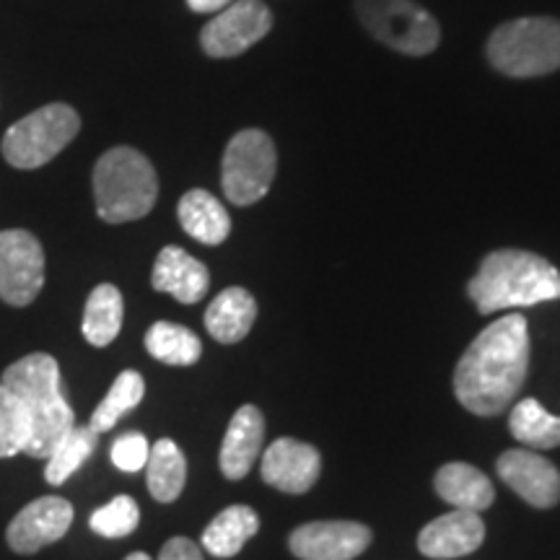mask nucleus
I'll use <instances>...</instances> for the list:
<instances>
[{
	"mask_svg": "<svg viewBox=\"0 0 560 560\" xmlns=\"http://www.w3.org/2000/svg\"><path fill=\"white\" fill-rule=\"evenodd\" d=\"M529 369V327L524 314H506L488 325L462 353L454 395L475 416H499L516 400Z\"/></svg>",
	"mask_w": 560,
	"mask_h": 560,
	"instance_id": "obj_1",
	"label": "nucleus"
},
{
	"mask_svg": "<svg viewBox=\"0 0 560 560\" xmlns=\"http://www.w3.org/2000/svg\"><path fill=\"white\" fill-rule=\"evenodd\" d=\"M467 296L480 314L524 310L560 299V272L535 252L495 249L467 283Z\"/></svg>",
	"mask_w": 560,
	"mask_h": 560,
	"instance_id": "obj_2",
	"label": "nucleus"
},
{
	"mask_svg": "<svg viewBox=\"0 0 560 560\" xmlns=\"http://www.w3.org/2000/svg\"><path fill=\"white\" fill-rule=\"evenodd\" d=\"M13 392L30 420L24 454L47 457L52 446L75 425V412L62 395L60 366L50 353H30L11 363L0 380Z\"/></svg>",
	"mask_w": 560,
	"mask_h": 560,
	"instance_id": "obj_3",
	"label": "nucleus"
},
{
	"mask_svg": "<svg viewBox=\"0 0 560 560\" xmlns=\"http://www.w3.org/2000/svg\"><path fill=\"white\" fill-rule=\"evenodd\" d=\"M159 198L156 170L130 145H115L94 166L96 215L107 223H128L149 215Z\"/></svg>",
	"mask_w": 560,
	"mask_h": 560,
	"instance_id": "obj_4",
	"label": "nucleus"
},
{
	"mask_svg": "<svg viewBox=\"0 0 560 560\" xmlns=\"http://www.w3.org/2000/svg\"><path fill=\"white\" fill-rule=\"evenodd\" d=\"M488 60L509 79H537L560 68V21L527 16L501 24L488 39Z\"/></svg>",
	"mask_w": 560,
	"mask_h": 560,
	"instance_id": "obj_5",
	"label": "nucleus"
},
{
	"mask_svg": "<svg viewBox=\"0 0 560 560\" xmlns=\"http://www.w3.org/2000/svg\"><path fill=\"white\" fill-rule=\"evenodd\" d=\"M81 132V117L70 104L55 102L34 109L5 130L0 151L13 170L30 172L50 164Z\"/></svg>",
	"mask_w": 560,
	"mask_h": 560,
	"instance_id": "obj_6",
	"label": "nucleus"
},
{
	"mask_svg": "<svg viewBox=\"0 0 560 560\" xmlns=\"http://www.w3.org/2000/svg\"><path fill=\"white\" fill-rule=\"evenodd\" d=\"M355 13L374 39L395 52L420 58L439 47V21L416 0H355Z\"/></svg>",
	"mask_w": 560,
	"mask_h": 560,
	"instance_id": "obj_7",
	"label": "nucleus"
},
{
	"mask_svg": "<svg viewBox=\"0 0 560 560\" xmlns=\"http://www.w3.org/2000/svg\"><path fill=\"white\" fill-rule=\"evenodd\" d=\"M278 170L276 143L268 132L249 128L229 140L221 161V187L234 206H255L268 195Z\"/></svg>",
	"mask_w": 560,
	"mask_h": 560,
	"instance_id": "obj_8",
	"label": "nucleus"
},
{
	"mask_svg": "<svg viewBox=\"0 0 560 560\" xmlns=\"http://www.w3.org/2000/svg\"><path fill=\"white\" fill-rule=\"evenodd\" d=\"M45 289V249L26 229L0 231V299L30 306Z\"/></svg>",
	"mask_w": 560,
	"mask_h": 560,
	"instance_id": "obj_9",
	"label": "nucleus"
},
{
	"mask_svg": "<svg viewBox=\"0 0 560 560\" xmlns=\"http://www.w3.org/2000/svg\"><path fill=\"white\" fill-rule=\"evenodd\" d=\"M272 30V13L262 0H234L200 32V47L208 58H236L257 45Z\"/></svg>",
	"mask_w": 560,
	"mask_h": 560,
	"instance_id": "obj_10",
	"label": "nucleus"
},
{
	"mask_svg": "<svg viewBox=\"0 0 560 560\" xmlns=\"http://www.w3.org/2000/svg\"><path fill=\"white\" fill-rule=\"evenodd\" d=\"M73 524V506L60 495H42L13 516L5 529V542L19 556H34L58 542Z\"/></svg>",
	"mask_w": 560,
	"mask_h": 560,
	"instance_id": "obj_11",
	"label": "nucleus"
},
{
	"mask_svg": "<svg viewBox=\"0 0 560 560\" xmlns=\"http://www.w3.org/2000/svg\"><path fill=\"white\" fill-rule=\"evenodd\" d=\"M371 545V529L359 522H310L293 529L289 548L301 560H353Z\"/></svg>",
	"mask_w": 560,
	"mask_h": 560,
	"instance_id": "obj_12",
	"label": "nucleus"
},
{
	"mask_svg": "<svg viewBox=\"0 0 560 560\" xmlns=\"http://www.w3.org/2000/svg\"><path fill=\"white\" fill-rule=\"evenodd\" d=\"M499 478L535 509H552L560 501V472L550 459L529 450H509L499 457Z\"/></svg>",
	"mask_w": 560,
	"mask_h": 560,
	"instance_id": "obj_13",
	"label": "nucleus"
},
{
	"mask_svg": "<svg viewBox=\"0 0 560 560\" xmlns=\"http://www.w3.org/2000/svg\"><path fill=\"white\" fill-rule=\"evenodd\" d=\"M322 457L312 444L296 439H278L262 454V480L283 493L301 495L319 478Z\"/></svg>",
	"mask_w": 560,
	"mask_h": 560,
	"instance_id": "obj_14",
	"label": "nucleus"
},
{
	"mask_svg": "<svg viewBox=\"0 0 560 560\" xmlns=\"http://www.w3.org/2000/svg\"><path fill=\"white\" fill-rule=\"evenodd\" d=\"M486 540V524L475 511L454 509L450 514H441L420 529L418 550L425 558L450 560L470 556Z\"/></svg>",
	"mask_w": 560,
	"mask_h": 560,
	"instance_id": "obj_15",
	"label": "nucleus"
},
{
	"mask_svg": "<svg viewBox=\"0 0 560 560\" xmlns=\"http://www.w3.org/2000/svg\"><path fill=\"white\" fill-rule=\"evenodd\" d=\"M151 285L161 293H170L179 304H198L210 289V272L190 252L172 244L159 252L151 272Z\"/></svg>",
	"mask_w": 560,
	"mask_h": 560,
	"instance_id": "obj_16",
	"label": "nucleus"
},
{
	"mask_svg": "<svg viewBox=\"0 0 560 560\" xmlns=\"http://www.w3.org/2000/svg\"><path fill=\"white\" fill-rule=\"evenodd\" d=\"M262 439H265V418L260 408L255 405H244L234 412L231 418L226 436L221 444V472L229 480H242L247 478V472L255 465V459L262 452Z\"/></svg>",
	"mask_w": 560,
	"mask_h": 560,
	"instance_id": "obj_17",
	"label": "nucleus"
},
{
	"mask_svg": "<svg viewBox=\"0 0 560 560\" xmlns=\"http://www.w3.org/2000/svg\"><path fill=\"white\" fill-rule=\"evenodd\" d=\"M257 319V301L242 285H231L223 289L219 296L210 301L206 312V330L210 338L223 342V346H234L244 340Z\"/></svg>",
	"mask_w": 560,
	"mask_h": 560,
	"instance_id": "obj_18",
	"label": "nucleus"
},
{
	"mask_svg": "<svg viewBox=\"0 0 560 560\" xmlns=\"http://www.w3.org/2000/svg\"><path fill=\"white\" fill-rule=\"evenodd\" d=\"M177 215L182 229L195 242L208 244V247H219L229 240L231 219L229 210L221 206L219 198H213L208 190H190L182 195Z\"/></svg>",
	"mask_w": 560,
	"mask_h": 560,
	"instance_id": "obj_19",
	"label": "nucleus"
},
{
	"mask_svg": "<svg viewBox=\"0 0 560 560\" xmlns=\"http://www.w3.org/2000/svg\"><path fill=\"white\" fill-rule=\"evenodd\" d=\"M436 493L444 499L450 506L462 511H486L495 499L493 482L482 475L478 467L465 465V462H450L436 472Z\"/></svg>",
	"mask_w": 560,
	"mask_h": 560,
	"instance_id": "obj_20",
	"label": "nucleus"
},
{
	"mask_svg": "<svg viewBox=\"0 0 560 560\" xmlns=\"http://www.w3.org/2000/svg\"><path fill=\"white\" fill-rule=\"evenodd\" d=\"M260 529V516L255 509L236 506L223 509L213 522L202 532V548L213 558H234L247 545V540L257 535Z\"/></svg>",
	"mask_w": 560,
	"mask_h": 560,
	"instance_id": "obj_21",
	"label": "nucleus"
},
{
	"mask_svg": "<svg viewBox=\"0 0 560 560\" xmlns=\"http://www.w3.org/2000/svg\"><path fill=\"white\" fill-rule=\"evenodd\" d=\"M122 317L125 301L120 289L112 283L96 285L86 301V310H83V338H86L94 348H107L109 342L120 335Z\"/></svg>",
	"mask_w": 560,
	"mask_h": 560,
	"instance_id": "obj_22",
	"label": "nucleus"
},
{
	"mask_svg": "<svg viewBox=\"0 0 560 560\" xmlns=\"http://www.w3.org/2000/svg\"><path fill=\"white\" fill-rule=\"evenodd\" d=\"M149 490L159 503L177 501L187 482V459L172 439H159L145 462Z\"/></svg>",
	"mask_w": 560,
	"mask_h": 560,
	"instance_id": "obj_23",
	"label": "nucleus"
},
{
	"mask_svg": "<svg viewBox=\"0 0 560 560\" xmlns=\"http://www.w3.org/2000/svg\"><path fill=\"white\" fill-rule=\"evenodd\" d=\"M509 429L514 439L529 450H556L560 446V416H552L532 397L514 405L509 416Z\"/></svg>",
	"mask_w": 560,
	"mask_h": 560,
	"instance_id": "obj_24",
	"label": "nucleus"
},
{
	"mask_svg": "<svg viewBox=\"0 0 560 560\" xmlns=\"http://www.w3.org/2000/svg\"><path fill=\"white\" fill-rule=\"evenodd\" d=\"M145 350L166 366H192L202 353L198 335L174 322H156L145 332Z\"/></svg>",
	"mask_w": 560,
	"mask_h": 560,
	"instance_id": "obj_25",
	"label": "nucleus"
},
{
	"mask_svg": "<svg viewBox=\"0 0 560 560\" xmlns=\"http://www.w3.org/2000/svg\"><path fill=\"white\" fill-rule=\"evenodd\" d=\"M96 441L100 433L91 431L89 425H73L58 444L52 446V452L47 454V467H45V480L50 486H62L73 478V472H79L91 454L96 450Z\"/></svg>",
	"mask_w": 560,
	"mask_h": 560,
	"instance_id": "obj_26",
	"label": "nucleus"
},
{
	"mask_svg": "<svg viewBox=\"0 0 560 560\" xmlns=\"http://www.w3.org/2000/svg\"><path fill=\"white\" fill-rule=\"evenodd\" d=\"M143 395H145L143 376L132 369L122 371V374L115 380V384L109 387L107 397H104V400L96 405V410L91 412L89 429L100 433V436L102 433L112 431L117 425V420L138 408L140 400H143Z\"/></svg>",
	"mask_w": 560,
	"mask_h": 560,
	"instance_id": "obj_27",
	"label": "nucleus"
},
{
	"mask_svg": "<svg viewBox=\"0 0 560 560\" xmlns=\"http://www.w3.org/2000/svg\"><path fill=\"white\" fill-rule=\"evenodd\" d=\"M30 441V420L13 392L0 382V459L16 457Z\"/></svg>",
	"mask_w": 560,
	"mask_h": 560,
	"instance_id": "obj_28",
	"label": "nucleus"
},
{
	"mask_svg": "<svg viewBox=\"0 0 560 560\" xmlns=\"http://www.w3.org/2000/svg\"><path fill=\"white\" fill-rule=\"evenodd\" d=\"M138 522L140 509L136 499H130V495H117V499H112L107 506L96 509L94 514H91L89 527L100 537H107V540H120V537H128L136 532Z\"/></svg>",
	"mask_w": 560,
	"mask_h": 560,
	"instance_id": "obj_29",
	"label": "nucleus"
},
{
	"mask_svg": "<svg viewBox=\"0 0 560 560\" xmlns=\"http://www.w3.org/2000/svg\"><path fill=\"white\" fill-rule=\"evenodd\" d=\"M149 454H151V446H149V441H145L143 433L128 431V433H122V436H117L115 444H112L109 457H112V462H115L117 470L138 472V470H143L145 462H149Z\"/></svg>",
	"mask_w": 560,
	"mask_h": 560,
	"instance_id": "obj_30",
	"label": "nucleus"
},
{
	"mask_svg": "<svg viewBox=\"0 0 560 560\" xmlns=\"http://www.w3.org/2000/svg\"><path fill=\"white\" fill-rule=\"evenodd\" d=\"M159 560H202L200 545H195L187 537H172L159 552Z\"/></svg>",
	"mask_w": 560,
	"mask_h": 560,
	"instance_id": "obj_31",
	"label": "nucleus"
},
{
	"mask_svg": "<svg viewBox=\"0 0 560 560\" xmlns=\"http://www.w3.org/2000/svg\"><path fill=\"white\" fill-rule=\"evenodd\" d=\"M231 3H234V0H187V5H190L195 13H219Z\"/></svg>",
	"mask_w": 560,
	"mask_h": 560,
	"instance_id": "obj_32",
	"label": "nucleus"
},
{
	"mask_svg": "<svg viewBox=\"0 0 560 560\" xmlns=\"http://www.w3.org/2000/svg\"><path fill=\"white\" fill-rule=\"evenodd\" d=\"M125 560H151V558L145 556V552H130V556L125 558Z\"/></svg>",
	"mask_w": 560,
	"mask_h": 560,
	"instance_id": "obj_33",
	"label": "nucleus"
}]
</instances>
